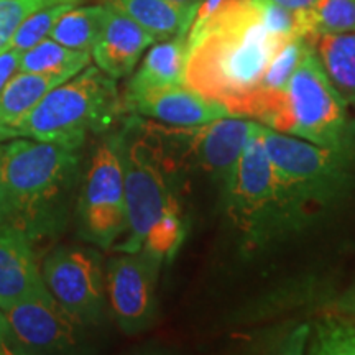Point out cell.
<instances>
[{"mask_svg": "<svg viewBox=\"0 0 355 355\" xmlns=\"http://www.w3.org/2000/svg\"><path fill=\"white\" fill-rule=\"evenodd\" d=\"M263 0H224L201 26L188 32L184 84L242 119L279 38L263 24ZM290 40V38H288Z\"/></svg>", "mask_w": 355, "mask_h": 355, "instance_id": "6da1fadb", "label": "cell"}, {"mask_svg": "<svg viewBox=\"0 0 355 355\" xmlns=\"http://www.w3.org/2000/svg\"><path fill=\"white\" fill-rule=\"evenodd\" d=\"M125 181L127 232L115 252H153L163 261L175 259L184 241L186 224L178 175L140 115L133 114L121 130Z\"/></svg>", "mask_w": 355, "mask_h": 355, "instance_id": "7a4b0ae2", "label": "cell"}, {"mask_svg": "<svg viewBox=\"0 0 355 355\" xmlns=\"http://www.w3.org/2000/svg\"><path fill=\"white\" fill-rule=\"evenodd\" d=\"M78 152L26 137L0 148L6 222L32 242L56 237L68 224L81 168Z\"/></svg>", "mask_w": 355, "mask_h": 355, "instance_id": "3957f363", "label": "cell"}, {"mask_svg": "<svg viewBox=\"0 0 355 355\" xmlns=\"http://www.w3.org/2000/svg\"><path fill=\"white\" fill-rule=\"evenodd\" d=\"M222 189L229 219L250 250L308 227L266 155L259 122Z\"/></svg>", "mask_w": 355, "mask_h": 355, "instance_id": "277c9868", "label": "cell"}, {"mask_svg": "<svg viewBox=\"0 0 355 355\" xmlns=\"http://www.w3.org/2000/svg\"><path fill=\"white\" fill-rule=\"evenodd\" d=\"M127 112L115 79L97 66L53 87L20 125L19 137L79 150L89 135L109 132Z\"/></svg>", "mask_w": 355, "mask_h": 355, "instance_id": "5b68a950", "label": "cell"}, {"mask_svg": "<svg viewBox=\"0 0 355 355\" xmlns=\"http://www.w3.org/2000/svg\"><path fill=\"white\" fill-rule=\"evenodd\" d=\"M261 139L308 225L347 201L355 191V152L326 148L265 125Z\"/></svg>", "mask_w": 355, "mask_h": 355, "instance_id": "8992f818", "label": "cell"}, {"mask_svg": "<svg viewBox=\"0 0 355 355\" xmlns=\"http://www.w3.org/2000/svg\"><path fill=\"white\" fill-rule=\"evenodd\" d=\"M265 127L326 148L355 152V117L327 78L316 48L301 58Z\"/></svg>", "mask_w": 355, "mask_h": 355, "instance_id": "52a82bcc", "label": "cell"}, {"mask_svg": "<svg viewBox=\"0 0 355 355\" xmlns=\"http://www.w3.org/2000/svg\"><path fill=\"white\" fill-rule=\"evenodd\" d=\"M141 121L178 175L207 178L222 188L227 183L257 123L239 117H222L191 127L166 125L145 117Z\"/></svg>", "mask_w": 355, "mask_h": 355, "instance_id": "ba28073f", "label": "cell"}, {"mask_svg": "<svg viewBox=\"0 0 355 355\" xmlns=\"http://www.w3.org/2000/svg\"><path fill=\"white\" fill-rule=\"evenodd\" d=\"M78 220L84 241L101 248L114 247L127 232L121 132L104 137L94 148L78 198Z\"/></svg>", "mask_w": 355, "mask_h": 355, "instance_id": "9c48e42d", "label": "cell"}, {"mask_svg": "<svg viewBox=\"0 0 355 355\" xmlns=\"http://www.w3.org/2000/svg\"><path fill=\"white\" fill-rule=\"evenodd\" d=\"M43 282L78 326L104 316L105 278L101 255L87 247H60L43 263Z\"/></svg>", "mask_w": 355, "mask_h": 355, "instance_id": "30bf717a", "label": "cell"}, {"mask_svg": "<svg viewBox=\"0 0 355 355\" xmlns=\"http://www.w3.org/2000/svg\"><path fill=\"white\" fill-rule=\"evenodd\" d=\"M163 259L140 248L110 259L105 293L119 326L127 334L148 329L157 314V283Z\"/></svg>", "mask_w": 355, "mask_h": 355, "instance_id": "8fae6325", "label": "cell"}, {"mask_svg": "<svg viewBox=\"0 0 355 355\" xmlns=\"http://www.w3.org/2000/svg\"><path fill=\"white\" fill-rule=\"evenodd\" d=\"M3 313L10 327L15 354L64 352L78 343V324L48 288Z\"/></svg>", "mask_w": 355, "mask_h": 355, "instance_id": "7c38bea8", "label": "cell"}, {"mask_svg": "<svg viewBox=\"0 0 355 355\" xmlns=\"http://www.w3.org/2000/svg\"><path fill=\"white\" fill-rule=\"evenodd\" d=\"M127 112L176 127L201 125L229 117L227 109L186 84H170L123 96Z\"/></svg>", "mask_w": 355, "mask_h": 355, "instance_id": "4fadbf2b", "label": "cell"}, {"mask_svg": "<svg viewBox=\"0 0 355 355\" xmlns=\"http://www.w3.org/2000/svg\"><path fill=\"white\" fill-rule=\"evenodd\" d=\"M46 288L40 272L33 242L15 225L0 224V309L30 300Z\"/></svg>", "mask_w": 355, "mask_h": 355, "instance_id": "5bb4252c", "label": "cell"}, {"mask_svg": "<svg viewBox=\"0 0 355 355\" xmlns=\"http://www.w3.org/2000/svg\"><path fill=\"white\" fill-rule=\"evenodd\" d=\"M153 43H157V40L146 30L107 3V15L91 50V58L107 76L121 79L135 69L141 55Z\"/></svg>", "mask_w": 355, "mask_h": 355, "instance_id": "9a60e30c", "label": "cell"}, {"mask_svg": "<svg viewBox=\"0 0 355 355\" xmlns=\"http://www.w3.org/2000/svg\"><path fill=\"white\" fill-rule=\"evenodd\" d=\"M64 81L68 79L19 71L0 92V140L19 139L20 125L38 102Z\"/></svg>", "mask_w": 355, "mask_h": 355, "instance_id": "2e32d148", "label": "cell"}, {"mask_svg": "<svg viewBox=\"0 0 355 355\" xmlns=\"http://www.w3.org/2000/svg\"><path fill=\"white\" fill-rule=\"evenodd\" d=\"M109 6L130 17L157 42L188 33L198 10L171 0H109Z\"/></svg>", "mask_w": 355, "mask_h": 355, "instance_id": "e0dca14e", "label": "cell"}, {"mask_svg": "<svg viewBox=\"0 0 355 355\" xmlns=\"http://www.w3.org/2000/svg\"><path fill=\"white\" fill-rule=\"evenodd\" d=\"M188 53V33L176 35L165 42H157L150 48L127 84L125 94L145 91V89L184 84V63Z\"/></svg>", "mask_w": 355, "mask_h": 355, "instance_id": "ac0fdd59", "label": "cell"}, {"mask_svg": "<svg viewBox=\"0 0 355 355\" xmlns=\"http://www.w3.org/2000/svg\"><path fill=\"white\" fill-rule=\"evenodd\" d=\"M314 48L332 86L355 109V32L321 35Z\"/></svg>", "mask_w": 355, "mask_h": 355, "instance_id": "d6986e66", "label": "cell"}, {"mask_svg": "<svg viewBox=\"0 0 355 355\" xmlns=\"http://www.w3.org/2000/svg\"><path fill=\"white\" fill-rule=\"evenodd\" d=\"M309 354L355 355V314L336 303L324 309L309 331Z\"/></svg>", "mask_w": 355, "mask_h": 355, "instance_id": "ffe728a7", "label": "cell"}, {"mask_svg": "<svg viewBox=\"0 0 355 355\" xmlns=\"http://www.w3.org/2000/svg\"><path fill=\"white\" fill-rule=\"evenodd\" d=\"M298 37L316 46L321 35L355 32V0H314L303 10H296Z\"/></svg>", "mask_w": 355, "mask_h": 355, "instance_id": "44dd1931", "label": "cell"}, {"mask_svg": "<svg viewBox=\"0 0 355 355\" xmlns=\"http://www.w3.org/2000/svg\"><path fill=\"white\" fill-rule=\"evenodd\" d=\"M91 64V53L71 50L46 37L24 51L19 71L69 79Z\"/></svg>", "mask_w": 355, "mask_h": 355, "instance_id": "7402d4cb", "label": "cell"}, {"mask_svg": "<svg viewBox=\"0 0 355 355\" xmlns=\"http://www.w3.org/2000/svg\"><path fill=\"white\" fill-rule=\"evenodd\" d=\"M105 15H107V6H74L56 21L48 37L71 50L91 53L102 32Z\"/></svg>", "mask_w": 355, "mask_h": 355, "instance_id": "603a6c76", "label": "cell"}, {"mask_svg": "<svg viewBox=\"0 0 355 355\" xmlns=\"http://www.w3.org/2000/svg\"><path fill=\"white\" fill-rule=\"evenodd\" d=\"M83 0H0V53L10 48L21 24L35 12L56 3H78Z\"/></svg>", "mask_w": 355, "mask_h": 355, "instance_id": "cb8c5ba5", "label": "cell"}, {"mask_svg": "<svg viewBox=\"0 0 355 355\" xmlns=\"http://www.w3.org/2000/svg\"><path fill=\"white\" fill-rule=\"evenodd\" d=\"M74 6L76 3H56V6L44 7L42 10L32 13L21 24L19 32L15 33V37L12 40L10 46L17 48L20 51H26L28 48H32L33 44H37L43 38H46L53 26L56 25V21Z\"/></svg>", "mask_w": 355, "mask_h": 355, "instance_id": "d4e9b609", "label": "cell"}, {"mask_svg": "<svg viewBox=\"0 0 355 355\" xmlns=\"http://www.w3.org/2000/svg\"><path fill=\"white\" fill-rule=\"evenodd\" d=\"M24 51L17 50V48H7L6 51L0 53V92L7 86L8 81L19 73L20 60Z\"/></svg>", "mask_w": 355, "mask_h": 355, "instance_id": "484cf974", "label": "cell"}, {"mask_svg": "<svg viewBox=\"0 0 355 355\" xmlns=\"http://www.w3.org/2000/svg\"><path fill=\"white\" fill-rule=\"evenodd\" d=\"M222 2H224V0H201L189 30H194V28H198V26H201L204 21H206L212 15V13H214L216 8L219 7Z\"/></svg>", "mask_w": 355, "mask_h": 355, "instance_id": "4316f807", "label": "cell"}, {"mask_svg": "<svg viewBox=\"0 0 355 355\" xmlns=\"http://www.w3.org/2000/svg\"><path fill=\"white\" fill-rule=\"evenodd\" d=\"M13 345H12V332L8 327L6 313L0 309V354H12Z\"/></svg>", "mask_w": 355, "mask_h": 355, "instance_id": "83f0119b", "label": "cell"}, {"mask_svg": "<svg viewBox=\"0 0 355 355\" xmlns=\"http://www.w3.org/2000/svg\"><path fill=\"white\" fill-rule=\"evenodd\" d=\"M275 2L279 3L282 7L288 8V10H303V8H308L314 3V0H275Z\"/></svg>", "mask_w": 355, "mask_h": 355, "instance_id": "f1b7e54d", "label": "cell"}, {"mask_svg": "<svg viewBox=\"0 0 355 355\" xmlns=\"http://www.w3.org/2000/svg\"><path fill=\"white\" fill-rule=\"evenodd\" d=\"M6 222V207H3V193H2V178H0V224Z\"/></svg>", "mask_w": 355, "mask_h": 355, "instance_id": "f546056e", "label": "cell"}, {"mask_svg": "<svg viewBox=\"0 0 355 355\" xmlns=\"http://www.w3.org/2000/svg\"><path fill=\"white\" fill-rule=\"evenodd\" d=\"M171 2L181 3V6H189V7H198L201 0H171Z\"/></svg>", "mask_w": 355, "mask_h": 355, "instance_id": "4dcf8cb0", "label": "cell"}]
</instances>
